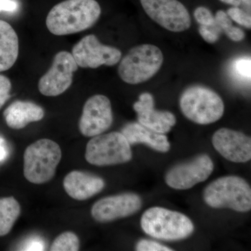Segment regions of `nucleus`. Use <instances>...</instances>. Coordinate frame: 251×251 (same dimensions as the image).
Segmentation results:
<instances>
[{"label":"nucleus","mask_w":251,"mask_h":251,"mask_svg":"<svg viewBox=\"0 0 251 251\" xmlns=\"http://www.w3.org/2000/svg\"><path fill=\"white\" fill-rule=\"evenodd\" d=\"M140 2L150 18L168 30L181 32L191 27V16L178 0H140Z\"/></svg>","instance_id":"6e6552de"},{"label":"nucleus","mask_w":251,"mask_h":251,"mask_svg":"<svg viewBox=\"0 0 251 251\" xmlns=\"http://www.w3.org/2000/svg\"><path fill=\"white\" fill-rule=\"evenodd\" d=\"M80 249V241L72 232H63L54 239L51 245V251H77Z\"/></svg>","instance_id":"412c9836"},{"label":"nucleus","mask_w":251,"mask_h":251,"mask_svg":"<svg viewBox=\"0 0 251 251\" xmlns=\"http://www.w3.org/2000/svg\"><path fill=\"white\" fill-rule=\"evenodd\" d=\"M62 156L60 147L53 140L44 138L31 144L23 156L25 177L32 184L49 182L54 177Z\"/></svg>","instance_id":"f03ea898"},{"label":"nucleus","mask_w":251,"mask_h":251,"mask_svg":"<svg viewBox=\"0 0 251 251\" xmlns=\"http://www.w3.org/2000/svg\"><path fill=\"white\" fill-rule=\"evenodd\" d=\"M194 17L201 25H211L215 21L211 11L204 6H200L195 10Z\"/></svg>","instance_id":"b1692460"},{"label":"nucleus","mask_w":251,"mask_h":251,"mask_svg":"<svg viewBox=\"0 0 251 251\" xmlns=\"http://www.w3.org/2000/svg\"><path fill=\"white\" fill-rule=\"evenodd\" d=\"M85 157L93 166H114L130 161L132 151L121 132H111L92 137L86 146Z\"/></svg>","instance_id":"0eeeda50"},{"label":"nucleus","mask_w":251,"mask_h":251,"mask_svg":"<svg viewBox=\"0 0 251 251\" xmlns=\"http://www.w3.org/2000/svg\"><path fill=\"white\" fill-rule=\"evenodd\" d=\"M72 54L78 67L90 69L102 65L111 67L122 58L120 50L103 45L94 34L86 36L78 41L73 47Z\"/></svg>","instance_id":"9d476101"},{"label":"nucleus","mask_w":251,"mask_h":251,"mask_svg":"<svg viewBox=\"0 0 251 251\" xmlns=\"http://www.w3.org/2000/svg\"><path fill=\"white\" fill-rule=\"evenodd\" d=\"M121 133L130 145L143 143L160 152L166 153L171 145L165 134L149 129L139 123L128 124L122 128Z\"/></svg>","instance_id":"a211bd4d"},{"label":"nucleus","mask_w":251,"mask_h":251,"mask_svg":"<svg viewBox=\"0 0 251 251\" xmlns=\"http://www.w3.org/2000/svg\"><path fill=\"white\" fill-rule=\"evenodd\" d=\"M214 148L223 157L234 163H246L251 158V140L237 130L223 128L212 138Z\"/></svg>","instance_id":"4468645a"},{"label":"nucleus","mask_w":251,"mask_h":251,"mask_svg":"<svg viewBox=\"0 0 251 251\" xmlns=\"http://www.w3.org/2000/svg\"><path fill=\"white\" fill-rule=\"evenodd\" d=\"M204 202L216 209L247 212L251 209V189L247 181L237 176H223L208 185L203 194Z\"/></svg>","instance_id":"20e7f679"},{"label":"nucleus","mask_w":251,"mask_h":251,"mask_svg":"<svg viewBox=\"0 0 251 251\" xmlns=\"http://www.w3.org/2000/svg\"><path fill=\"white\" fill-rule=\"evenodd\" d=\"M199 32L204 41L209 44H214L219 40L222 31L214 21V24L211 25L200 26Z\"/></svg>","instance_id":"4be33fe9"},{"label":"nucleus","mask_w":251,"mask_h":251,"mask_svg":"<svg viewBox=\"0 0 251 251\" xmlns=\"http://www.w3.org/2000/svg\"><path fill=\"white\" fill-rule=\"evenodd\" d=\"M21 211L19 202L14 197L0 198V237L11 232Z\"/></svg>","instance_id":"aec40b11"},{"label":"nucleus","mask_w":251,"mask_h":251,"mask_svg":"<svg viewBox=\"0 0 251 251\" xmlns=\"http://www.w3.org/2000/svg\"><path fill=\"white\" fill-rule=\"evenodd\" d=\"M225 33L231 40L235 41V42L242 41L245 37L244 31L242 30L240 28L234 27L233 25Z\"/></svg>","instance_id":"c85d7f7f"},{"label":"nucleus","mask_w":251,"mask_h":251,"mask_svg":"<svg viewBox=\"0 0 251 251\" xmlns=\"http://www.w3.org/2000/svg\"><path fill=\"white\" fill-rule=\"evenodd\" d=\"M5 156V151L4 149L0 145V160L2 159Z\"/></svg>","instance_id":"2f4dec72"},{"label":"nucleus","mask_w":251,"mask_h":251,"mask_svg":"<svg viewBox=\"0 0 251 251\" xmlns=\"http://www.w3.org/2000/svg\"><path fill=\"white\" fill-rule=\"evenodd\" d=\"M100 14L96 0H65L50 11L46 26L54 35H70L92 27Z\"/></svg>","instance_id":"f257e3e1"},{"label":"nucleus","mask_w":251,"mask_h":251,"mask_svg":"<svg viewBox=\"0 0 251 251\" xmlns=\"http://www.w3.org/2000/svg\"><path fill=\"white\" fill-rule=\"evenodd\" d=\"M220 1L226 4L232 5L235 7H238L242 4H246L247 6L251 7V0H220Z\"/></svg>","instance_id":"7c9ffc66"},{"label":"nucleus","mask_w":251,"mask_h":251,"mask_svg":"<svg viewBox=\"0 0 251 251\" xmlns=\"http://www.w3.org/2000/svg\"><path fill=\"white\" fill-rule=\"evenodd\" d=\"M63 186L67 194L76 201L90 199L105 187L103 179L85 172L74 171L64 178Z\"/></svg>","instance_id":"dca6fc26"},{"label":"nucleus","mask_w":251,"mask_h":251,"mask_svg":"<svg viewBox=\"0 0 251 251\" xmlns=\"http://www.w3.org/2000/svg\"><path fill=\"white\" fill-rule=\"evenodd\" d=\"M140 224L145 233L163 241L181 240L194 231L192 221L187 216L158 206L145 211Z\"/></svg>","instance_id":"7ed1b4c3"},{"label":"nucleus","mask_w":251,"mask_h":251,"mask_svg":"<svg viewBox=\"0 0 251 251\" xmlns=\"http://www.w3.org/2000/svg\"><path fill=\"white\" fill-rule=\"evenodd\" d=\"M136 251H170L173 249L162 245L159 243L148 239H142L137 244Z\"/></svg>","instance_id":"393cba45"},{"label":"nucleus","mask_w":251,"mask_h":251,"mask_svg":"<svg viewBox=\"0 0 251 251\" xmlns=\"http://www.w3.org/2000/svg\"><path fill=\"white\" fill-rule=\"evenodd\" d=\"M214 20H215L216 25L219 26L221 31H224V32L228 30L229 28L232 26L231 18L229 17L227 13L224 11H218L215 17H214Z\"/></svg>","instance_id":"cd10ccee"},{"label":"nucleus","mask_w":251,"mask_h":251,"mask_svg":"<svg viewBox=\"0 0 251 251\" xmlns=\"http://www.w3.org/2000/svg\"><path fill=\"white\" fill-rule=\"evenodd\" d=\"M141 206L139 196L135 193H122L99 200L92 206L91 214L98 222L108 223L133 215Z\"/></svg>","instance_id":"ddd939ff"},{"label":"nucleus","mask_w":251,"mask_h":251,"mask_svg":"<svg viewBox=\"0 0 251 251\" xmlns=\"http://www.w3.org/2000/svg\"><path fill=\"white\" fill-rule=\"evenodd\" d=\"M227 14L228 15L231 19L233 20L238 24L251 29V16L246 13L245 11L234 6V7L230 8V9L227 10Z\"/></svg>","instance_id":"5701e85b"},{"label":"nucleus","mask_w":251,"mask_h":251,"mask_svg":"<svg viewBox=\"0 0 251 251\" xmlns=\"http://www.w3.org/2000/svg\"><path fill=\"white\" fill-rule=\"evenodd\" d=\"M113 122L112 105L108 97L94 95L87 99L79 120V130L85 137L102 134L110 128Z\"/></svg>","instance_id":"9b49d317"},{"label":"nucleus","mask_w":251,"mask_h":251,"mask_svg":"<svg viewBox=\"0 0 251 251\" xmlns=\"http://www.w3.org/2000/svg\"><path fill=\"white\" fill-rule=\"evenodd\" d=\"M179 103L184 116L198 125L214 123L224 115L222 99L214 91L202 86L188 87L181 94Z\"/></svg>","instance_id":"39448f33"},{"label":"nucleus","mask_w":251,"mask_h":251,"mask_svg":"<svg viewBox=\"0 0 251 251\" xmlns=\"http://www.w3.org/2000/svg\"><path fill=\"white\" fill-rule=\"evenodd\" d=\"M214 163L207 155L173 167L166 175V184L176 190H186L205 181L214 171Z\"/></svg>","instance_id":"f8f14e48"},{"label":"nucleus","mask_w":251,"mask_h":251,"mask_svg":"<svg viewBox=\"0 0 251 251\" xmlns=\"http://www.w3.org/2000/svg\"><path fill=\"white\" fill-rule=\"evenodd\" d=\"M251 59H239L235 64L236 71L239 75L245 78L251 79Z\"/></svg>","instance_id":"bb28decb"},{"label":"nucleus","mask_w":251,"mask_h":251,"mask_svg":"<svg viewBox=\"0 0 251 251\" xmlns=\"http://www.w3.org/2000/svg\"><path fill=\"white\" fill-rule=\"evenodd\" d=\"M72 54L61 51L55 54L50 69L39 81V92L46 97H57L72 85L74 73L78 69Z\"/></svg>","instance_id":"1a4fd4ad"},{"label":"nucleus","mask_w":251,"mask_h":251,"mask_svg":"<svg viewBox=\"0 0 251 251\" xmlns=\"http://www.w3.org/2000/svg\"><path fill=\"white\" fill-rule=\"evenodd\" d=\"M18 9V4L15 0H0V12H14Z\"/></svg>","instance_id":"c756f323"},{"label":"nucleus","mask_w":251,"mask_h":251,"mask_svg":"<svg viewBox=\"0 0 251 251\" xmlns=\"http://www.w3.org/2000/svg\"><path fill=\"white\" fill-rule=\"evenodd\" d=\"M163 60V52L157 46L151 44L135 46L120 62L119 75L130 85L142 83L156 74Z\"/></svg>","instance_id":"423d86ee"},{"label":"nucleus","mask_w":251,"mask_h":251,"mask_svg":"<svg viewBox=\"0 0 251 251\" xmlns=\"http://www.w3.org/2000/svg\"><path fill=\"white\" fill-rule=\"evenodd\" d=\"M45 115L44 109L30 101L17 100L4 112L6 125L15 130L22 129L29 123L41 121Z\"/></svg>","instance_id":"f3484780"},{"label":"nucleus","mask_w":251,"mask_h":251,"mask_svg":"<svg viewBox=\"0 0 251 251\" xmlns=\"http://www.w3.org/2000/svg\"><path fill=\"white\" fill-rule=\"evenodd\" d=\"M19 53V41L16 31L9 23L0 20V72L14 65Z\"/></svg>","instance_id":"6ab92c4d"},{"label":"nucleus","mask_w":251,"mask_h":251,"mask_svg":"<svg viewBox=\"0 0 251 251\" xmlns=\"http://www.w3.org/2000/svg\"><path fill=\"white\" fill-rule=\"evenodd\" d=\"M11 82L4 75H0V109L11 97Z\"/></svg>","instance_id":"a878e982"},{"label":"nucleus","mask_w":251,"mask_h":251,"mask_svg":"<svg viewBox=\"0 0 251 251\" xmlns=\"http://www.w3.org/2000/svg\"><path fill=\"white\" fill-rule=\"evenodd\" d=\"M152 95L143 93L133 108L138 115V123L156 133L165 134L176 124V117L171 112L156 110Z\"/></svg>","instance_id":"2eb2a0df"}]
</instances>
